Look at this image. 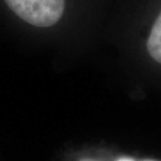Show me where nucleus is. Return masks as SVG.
I'll return each instance as SVG.
<instances>
[{
  "mask_svg": "<svg viewBox=\"0 0 161 161\" xmlns=\"http://www.w3.org/2000/svg\"><path fill=\"white\" fill-rule=\"evenodd\" d=\"M5 3L24 22L38 28L55 25L64 12V0H5Z\"/></svg>",
  "mask_w": 161,
  "mask_h": 161,
  "instance_id": "f257e3e1",
  "label": "nucleus"
},
{
  "mask_svg": "<svg viewBox=\"0 0 161 161\" xmlns=\"http://www.w3.org/2000/svg\"><path fill=\"white\" fill-rule=\"evenodd\" d=\"M147 50L150 58L161 64V12L153 24L147 41Z\"/></svg>",
  "mask_w": 161,
  "mask_h": 161,
  "instance_id": "f03ea898",
  "label": "nucleus"
},
{
  "mask_svg": "<svg viewBox=\"0 0 161 161\" xmlns=\"http://www.w3.org/2000/svg\"><path fill=\"white\" fill-rule=\"evenodd\" d=\"M146 161H155V160H146Z\"/></svg>",
  "mask_w": 161,
  "mask_h": 161,
  "instance_id": "20e7f679",
  "label": "nucleus"
},
{
  "mask_svg": "<svg viewBox=\"0 0 161 161\" xmlns=\"http://www.w3.org/2000/svg\"><path fill=\"white\" fill-rule=\"evenodd\" d=\"M118 161H134V160L130 159V158H122V159H119Z\"/></svg>",
  "mask_w": 161,
  "mask_h": 161,
  "instance_id": "7ed1b4c3",
  "label": "nucleus"
}]
</instances>
